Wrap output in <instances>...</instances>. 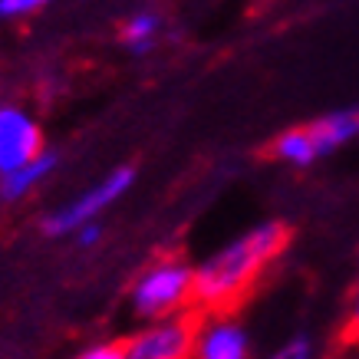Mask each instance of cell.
I'll return each instance as SVG.
<instances>
[{
	"label": "cell",
	"instance_id": "cell-3",
	"mask_svg": "<svg viewBox=\"0 0 359 359\" xmlns=\"http://www.w3.org/2000/svg\"><path fill=\"white\" fill-rule=\"evenodd\" d=\"M135 182V168L132 165H119L109 175H102L96 185L86 188L83 195L69 198L66 205H60L56 211H50V218L43 221V231L50 238H69L76 234V228H83L86 221H99L102 211H109Z\"/></svg>",
	"mask_w": 359,
	"mask_h": 359
},
{
	"label": "cell",
	"instance_id": "cell-4",
	"mask_svg": "<svg viewBox=\"0 0 359 359\" xmlns=\"http://www.w3.org/2000/svg\"><path fill=\"white\" fill-rule=\"evenodd\" d=\"M195 343V320L185 313L158 316V320H142L135 333L122 339L126 359H191Z\"/></svg>",
	"mask_w": 359,
	"mask_h": 359
},
{
	"label": "cell",
	"instance_id": "cell-16",
	"mask_svg": "<svg viewBox=\"0 0 359 359\" xmlns=\"http://www.w3.org/2000/svg\"><path fill=\"white\" fill-rule=\"evenodd\" d=\"M330 359H359V337H353L349 343H343Z\"/></svg>",
	"mask_w": 359,
	"mask_h": 359
},
{
	"label": "cell",
	"instance_id": "cell-10",
	"mask_svg": "<svg viewBox=\"0 0 359 359\" xmlns=\"http://www.w3.org/2000/svg\"><path fill=\"white\" fill-rule=\"evenodd\" d=\"M158 33H162V20H158V13L152 11H139V13H132L129 20L122 23V43L129 46V53L142 56V53H149L155 46V40H158Z\"/></svg>",
	"mask_w": 359,
	"mask_h": 359
},
{
	"label": "cell",
	"instance_id": "cell-6",
	"mask_svg": "<svg viewBox=\"0 0 359 359\" xmlns=\"http://www.w3.org/2000/svg\"><path fill=\"white\" fill-rule=\"evenodd\" d=\"M43 145V129L40 122L33 119L23 106H13V102H4L0 106V175L13 172L40 155Z\"/></svg>",
	"mask_w": 359,
	"mask_h": 359
},
{
	"label": "cell",
	"instance_id": "cell-13",
	"mask_svg": "<svg viewBox=\"0 0 359 359\" xmlns=\"http://www.w3.org/2000/svg\"><path fill=\"white\" fill-rule=\"evenodd\" d=\"M76 359H126V349H122V339H102V343L79 349Z\"/></svg>",
	"mask_w": 359,
	"mask_h": 359
},
{
	"label": "cell",
	"instance_id": "cell-9",
	"mask_svg": "<svg viewBox=\"0 0 359 359\" xmlns=\"http://www.w3.org/2000/svg\"><path fill=\"white\" fill-rule=\"evenodd\" d=\"M271 152H273L277 162L290 165V168H310L313 162H320V155H316L313 139H310L306 126H297V129L280 132V135L273 139Z\"/></svg>",
	"mask_w": 359,
	"mask_h": 359
},
{
	"label": "cell",
	"instance_id": "cell-8",
	"mask_svg": "<svg viewBox=\"0 0 359 359\" xmlns=\"http://www.w3.org/2000/svg\"><path fill=\"white\" fill-rule=\"evenodd\" d=\"M56 165H60V152L43 149L40 155H33L27 165H20V168H13V172H7V175H0V198H4V201H23L33 188L43 185L46 178L56 172Z\"/></svg>",
	"mask_w": 359,
	"mask_h": 359
},
{
	"label": "cell",
	"instance_id": "cell-14",
	"mask_svg": "<svg viewBox=\"0 0 359 359\" xmlns=\"http://www.w3.org/2000/svg\"><path fill=\"white\" fill-rule=\"evenodd\" d=\"M73 238H76L79 248H96L99 241H102V224H99V221H86L83 228H76Z\"/></svg>",
	"mask_w": 359,
	"mask_h": 359
},
{
	"label": "cell",
	"instance_id": "cell-5",
	"mask_svg": "<svg viewBox=\"0 0 359 359\" xmlns=\"http://www.w3.org/2000/svg\"><path fill=\"white\" fill-rule=\"evenodd\" d=\"M191 359H254V339L250 330L224 310H208L195 323V343H191Z\"/></svg>",
	"mask_w": 359,
	"mask_h": 359
},
{
	"label": "cell",
	"instance_id": "cell-12",
	"mask_svg": "<svg viewBox=\"0 0 359 359\" xmlns=\"http://www.w3.org/2000/svg\"><path fill=\"white\" fill-rule=\"evenodd\" d=\"M53 0H0V17L4 20H23V17H33L36 11L50 7Z\"/></svg>",
	"mask_w": 359,
	"mask_h": 359
},
{
	"label": "cell",
	"instance_id": "cell-7",
	"mask_svg": "<svg viewBox=\"0 0 359 359\" xmlns=\"http://www.w3.org/2000/svg\"><path fill=\"white\" fill-rule=\"evenodd\" d=\"M306 132L313 139V149L320 158L339 152L343 145L359 139V106H346V109H333L320 119L306 122Z\"/></svg>",
	"mask_w": 359,
	"mask_h": 359
},
{
	"label": "cell",
	"instance_id": "cell-15",
	"mask_svg": "<svg viewBox=\"0 0 359 359\" xmlns=\"http://www.w3.org/2000/svg\"><path fill=\"white\" fill-rule=\"evenodd\" d=\"M349 333L359 337V280H356V290L349 297Z\"/></svg>",
	"mask_w": 359,
	"mask_h": 359
},
{
	"label": "cell",
	"instance_id": "cell-1",
	"mask_svg": "<svg viewBox=\"0 0 359 359\" xmlns=\"http://www.w3.org/2000/svg\"><path fill=\"white\" fill-rule=\"evenodd\" d=\"M290 244V231L277 218L261 221L231 238L195 264V304L205 310L234 306Z\"/></svg>",
	"mask_w": 359,
	"mask_h": 359
},
{
	"label": "cell",
	"instance_id": "cell-11",
	"mask_svg": "<svg viewBox=\"0 0 359 359\" xmlns=\"http://www.w3.org/2000/svg\"><path fill=\"white\" fill-rule=\"evenodd\" d=\"M264 359H320V343L310 333H294L280 346H273Z\"/></svg>",
	"mask_w": 359,
	"mask_h": 359
},
{
	"label": "cell",
	"instance_id": "cell-2",
	"mask_svg": "<svg viewBox=\"0 0 359 359\" xmlns=\"http://www.w3.org/2000/svg\"><path fill=\"white\" fill-rule=\"evenodd\" d=\"M195 300V267L182 257H158L129 287V306L139 320L185 313Z\"/></svg>",
	"mask_w": 359,
	"mask_h": 359
}]
</instances>
